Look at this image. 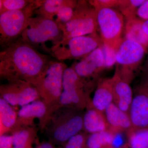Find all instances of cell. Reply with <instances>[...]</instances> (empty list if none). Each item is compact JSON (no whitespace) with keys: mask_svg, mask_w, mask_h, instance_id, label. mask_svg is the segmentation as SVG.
Segmentation results:
<instances>
[{"mask_svg":"<svg viewBox=\"0 0 148 148\" xmlns=\"http://www.w3.org/2000/svg\"><path fill=\"white\" fill-rule=\"evenodd\" d=\"M50 61L48 55L18 38L1 51L0 76L7 82L20 80L34 85Z\"/></svg>","mask_w":148,"mask_h":148,"instance_id":"cell-1","label":"cell"},{"mask_svg":"<svg viewBox=\"0 0 148 148\" xmlns=\"http://www.w3.org/2000/svg\"><path fill=\"white\" fill-rule=\"evenodd\" d=\"M84 115L82 110L61 107L51 116L44 129L54 142L65 143L83 130Z\"/></svg>","mask_w":148,"mask_h":148,"instance_id":"cell-2","label":"cell"},{"mask_svg":"<svg viewBox=\"0 0 148 148\" xmlns=\"http://www.w3.org/2000/svg\"><path fill=\"white\" fill-rule=\"evenodd\" d=\"M67 67L61 61L51 60L35 82L41 99L48 108L50 117L57 110L63 90L64 73Z\"/></svg>","mask_w":148,"mask_h":148,"instance_id":"cell-3","label":"cell"},{"mask_svg":"<svg viewBox=\"0 0 148 148\" xmlns=\"http://www.w3.org/2000/svg\"><path fill=\"white\" fill-rule=\"evenodd\" d=\"M93 83L82 79L72 67H67L63 77V90L57 110L67 107L82 111L90 103V89Z\"/></svg>","mask_w":148,"mask_h":148,"instance_id":"cell-4","label":"cell"},{"mask_svg":"<svg viewBox=\"0 0 148 148\" xmlns=\"http://www.w3.org/2000/svg\"><path fill=\"white\" fill-rule=\"evenodd\" d=\"M63 36L61 29L54 20L37 15L29 19L19 38L37 49L40 46L46 48L48 42H52L55 46L61 41Z\"/></svg>","mask_w":148,"mask_h":148,"instance_id":"cell-5","label":"cell"},{"mask_svg":"<svg viewBox=\"0 0 148 148\" xmlns=\"http://www.w3.org/2000/svg\"><path fill=\"white\" fill-rule=\"evenodd\" d=\"M41 0H34L21 10L9 11L0 14V45L5 47L18 40L29 19L39 7Z\"/></svg>","mask_w":148,"mask_h":148,"instance_id":"cell-6","label":"cell"},{"mask_svg":"<svg viewBox=\"0 0 148 148\" xmlns=\"http://www.w3.org/2000/svg\"><path fill=\"white\" fill-rule=\"evenodd\" d=\"M61 29L63 34L61 42L97 33L98 29L95 9L88 1H78L72 18Z\"/></svg>","mask_w":148,"mask_h":148,"instance_id":"cell-7","label":"cell"},{"mask_svg":"<svg viewBox=\"0 0 148 148\" xmlns=\"http://www.w3.org/2000/svg\"><path fill=\"white\" fill-rule=\"evenodd\" d=\"M103 45L101 36L95 33L60 42L50 52L58 61L82 59Z\"/></svg>","mask_w":148,"mask_h":148,"instance_id":"cell-8","label":"cell"},{"mask_svg":"<svg viewBox=\"0 0 148 148\" xmlns=\"http://www.w3.org/2000/svg\"><path fill=\"white\" fill-rule=\"evenodd\" d=\"M98 29L103 45L116 51L122 41L124 16L116 9H95Z\"/></svg>","mask_w":148,"mask_h":148,"instance_id":"cell-9","label":"cell"},{"mask_svg":"<svg viewBox=\"0 0 148 148\" xmlns=\"http://www.w3.org/2000/svg\"><path fill=\"white\" fill-rule=\"evenodd\" d=\"M148 50L130 40L123 39L116 54V66L120 76L130 83L134 73L143 62Z\"/></svg>","mask_w":148,"mask_h":148,"instance_id":"cell-10","label":"cell"},{"mask_svg":"<svg viewBox=\"0 0 148 148\" xmlns=\"http://www.w3.org/2000/svg\"><path fill=\"white\" fill-rule=\"evenodd\" d=\"M0 96L11 106L21 107L41 99L34 85L20 80L8 81L1 85Z\"/></svg>","mask_w":148,"mask_h":148,"instance_id":"cell-11","label":"cell"},{"mask_svg":"<svg viewBox=\"0 0 148 148\" xmlns=\"http://www.w3.org/2000/svg\"><path fill=\"white\" fill-rule=\"evenodd\" d=\"M102 45L71 66L81 78L88 82L93 83L106 68Z\"/></svg>","mask_w":148,"mask_h":148,"instance_id":"cell-12","label":"cell"},{"mask_svg":"<svg viewBox=\"0 0 148 148\" xmlns=\"http://www.w3.org/2000/svg\"><path fill=\"white\" fill-rule=\"evenodd\" d=\"M129 115L133 129L148 128V85L142 84L136 91Z\"/></svg>","mask_w":148,"mask_h":148,"instance_id":"cell-13","label":"cell"},{"mask_svg":"<svg viewBox=\"0 0 148 148\" xmlns=\"http://www.w3.org/2000/svg\"><path fill=\"white\" fill-rule=\"evenodd\" d=\"M17 113V123L12 132L20 127L32 126L36 119L39 120L40 127L44 129L50 116L48 108L41 99L21 107Z\"/></svg>","mask_w":148,"mask_h":148,"instance_id":"cell-14","label":"cell"},{"mask_svg":"<svg viewBox=\"0 0 148 148\" xmlns=\"http://www.w3.org/2000/svg\"><path fill=\"white\" fill-rule=\"evenodd\" d=\"M113 77V103L120 110L129 115L130 109L133 98L130 83L121 77L116 66Z\"/></svg>","mask_w":148,"mask_h":148,"instance_id":"cell-15","label":"cell"},{"mask_svg":"<svg viewBox=\"0 0 148 148\" xmlns=\"http://www.w3.org/2000/svg\"><path fill=\"white\" fill-rule=\"evenodd\" d=\"M114 77L99 79L92 100L88 106L104 113L107 107L113 103Z\"/></svg>","mask_w":148,"mask_h":148,"instance_id":"cell-16","label":"cell"},{"mask_svg":"<svg viewBox=\"0 0 148 148\" xmlns=\"http://www.w3.org/2000/svg\"><path fill=\"white\" fill-rule=\"evenodd\" d=\"M104 113L109 130L113 133L127 132L133 128L129 115L120 110L114 103L107 107Z\"/></svg>","mask_w":148,"mask_h":148,"instance_id":"cell-17","label":"cell"},{"mask_svg":"<svg viewBox=\"0 0 148 148\" xmlns=\"http://www.w3.org/2000/svg\"><path fill=\"white\" fill-rule=\"evenodd\" d=\"M83 118V130L92 134L109 130V126L103 112L88 106Z\"/></svg>","mask_w":148,"mask_h":148,"instance_id":"cell-18","label":"cell"},{"mask_svg":"<svg viewBox=\"0 0 148 148\" xmlns=\"http://www.w3.org/2000/svg\"><path fill=\"white\" fill-rule=\"evenodd\" d=\"M143 21L137 16L126 18L125 39L138 43L148 50V35L143 29Z\"/></svg>","mask_w":148,"mask_h":148,"instance_id":"cell-19","label":"cell"},{"mask_svg":"<svg viewBox=\"0 0 148 148\" xmlns=\"http://www.w3.org/2000/svg\"><path fill=\"white\" fill-rule=\"evenodd\" d=\"M17 119V112L10 104L0 98L1 135L9 132L12 133L16 127Z\"/></svg>","mask_w":148,"mask_h":148,"instance_id":"cell-20","label":"cell"},{"mask_svg":"<svg viewBox=\"0 0 148 148\" xmlns=\"http://www.w3.org/2000/svg\"><path fill=\"white\" fill-rule=\"evenodd\" d=\"M13 148H32L37 135V131L32 126L23 127L14 131Z\"/></svg>","mask_w":148,"mask_h":148,"instance_id":"cell-21","label":"cell"},{"mask_svg":"<svg viewBox=\"0 0 148 148\" xmlns=\"http://www.w3.org/2000/svg\"><path fill=\"white\" fill-rule=\"evenodd\" d=\"M75 0H41L39 7L35 11L37 15H40L53 19L59 10L65 6L69 5Z\"/></svg>","mask_w":148,"mask_h":148,"instance_id":"cell-22","label":"cell"},{"mask_svg":"<svg viewBox=\"0 0 148 148\" xmlns=\"http://www.w3.org/2000/svg\"><path fill=\"white\" fill-rule=\"evenodd\" d=\"M115 133L109 130L89 134L86 148H114L112 146Z\"/></svg>","mask_w":148,"mask_h":148,"instance_id":"cell-23","label":"cell"},{"mask_svg":"<svg viewBox=\"0 0 148 148\" xmlns=\"http://www.w3.org/2000/svg\"><path fill=\"white\" fill-rule=\"evenodd\" d=\"M130 148H148V128L134 129L127 132Z\"/></svg>","mask_w":148,"mask_h":148,"instance_id":"cell-24","label":"cell"},{"mask_svg":"<svg viewBox=\"0 0 148 148\" xmlns=\"http://www.w3.org/2000/svg\"><path fill=\"white\" fill-rule=\"evenodd\" d=\"M146 0H121L119 5L117 8L125 18L137 16L138 8Z\"/></svg>","mask_w":148,"mask_h":148,"instance_id":"cell-25","label":"cell"},{"mask_svg":"<svg viewBox=\"0 0 148 148\" xmlns=\"http://www.w3.org/2000/svg\"><path fill=\"white\" fill-rule=\"evenodd\" d=\"M77 3L78 1L75 0L71 4L64 6L54 16L53 20L58 24L60 29L71 20L73 15Z\"/></svg>","mask_w":148,"mask_h":148,"instance_id":"cell-26","label":"cell"},{"mask_svg":"<svg viewBox=\"0 0 148 148\" xmlns=\"http://www.w3.org/2000/svg\"><path fill=\"white\" fill-rule=\"evenodd\" d=\"M34 0H0V14L9 11L21 10L27 7Z\"/></svg>","mask_w":148,"mask_h":148,"instance_id":"cell-27","label":"cell"},{"mask_svg":"<svg viewBox=\"0 0 148 148\" xmlns=\"http://www.w3.org/2000/svg\"><path fill=\"white\" fill-rule=\"evenodd\" d=\"M88 136L86 133L79 132L65 143L64 148H86Z\"/></svg>","mask_w":148,"mask_h":148,"instance_id":"cell-28","label":"cell"},{"mask_svg":"<svg viewBox=\"0 0 148 148\" xmlns=\"http://www.w3.org/2000/svg\"><path fill=\"white\" fill-rule=\"evenodd\" d=\"M94 9L99 8H117L121 0H92L88 1Z\"/></svg>","mask_w":148,"mask_h":148,"instance_id":"cell-29","label":"cell"},{"mask_svg":"<svg viewBox=\"0 0 148 148\" xmlns=\"http://www.w3.org/2000/svg\"><path fill=\"white\" fill-rule=\"evenodd\" d=\"M102 47L106 68H110L116 62V51L105 46L103 44L102 45Z\"/></svg>","mask_w":148,"mask_h":148,"instance_id":"cell-30","label":"cell"},{"mask_svg":"<svg viewBox=\"0 0 148 148\" xmlns=\"http://www.w3.org/2000/svg\"><path fill=\"white\" fill-rule=\"evenodd\" d=\"M12 135L3 134L0 136V148H13Z\"/></svg>","mask_w":148,"mask_h":148,"instance_id":"cell-31","label":"cell"},{"mask_svg":"<svg viewBox=\"0 0 148 148\" xmlns=\"http://www.w3.org/2000/svg\"><path fill=\"white\" fill-rule=\"evenodd\" d=\"M137 16L143 21L148 20V0H146L138 8Z\"/></svg>","mask_w":148,"mask_h":148,"instance_id":"cell-32","label":"cell"},{"mask_svg":"<svg viewBox=\"0 0 148 148\" xmlns=\"http://www.w3.org/2000/svg\"><path fill=\"white\" fill-rule=\"evenodd\" d=\"M144 72H145V80L143 85H148V57L146 60L144 66Z\"/></svg>","mask_w":148,"mask_h":148,"instance_id":"cell-33","label":"cell"},{"mask_svg":"<svg viewBox=\"0 0 148 148\" xmlns=\"http://www.w3.org/2000/svg\"><path fill=\"white\" fill-rule=\"evenodd\" d=\"M40 148H54L51 143L49 142H45L42 143Z\"/></svg>","mask_w":148,"mask_h":148,"instance_id":"cell-34","label":"cell"},{"mask_svg":"<svg viewBox=\"0 0 148 148\" xmlns=\"http://www.w3.org/2000/svg\"><path fill=\"white\" fill-rule=\"evenodd\" d=\"M143 28L144 31L148 35V20L143 21Z\"/></svg>","mask_w":148,"mask_h":148,"instance_id":"cell-35","label":"cell"}]
</instances>
